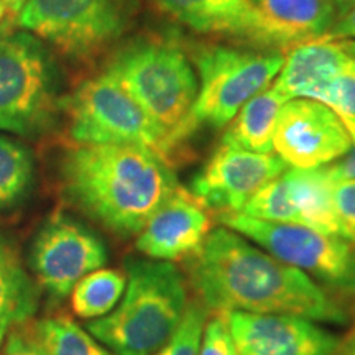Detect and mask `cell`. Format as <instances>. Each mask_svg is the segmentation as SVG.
<instances>
[{"label": "cell", "instance_id": "6da1fadb", "mask_svg": "<svg viewBox=\"0 0 355 355\" xmlns=\"http://www.w3.org/2000/svg\"><path fill=\"white\" fill-rule=\"evenodd\" d=\"M184 263L189 286L207 313L288 314L329 324L349 319L343 298L230 229L211 232Z\"/></svg>", "mask_w": 355, "mask_h": 355}, {"label": "cell", "instance_id": "7a4b0ae2", "mask_svg": "<svg viewBox=\"0 0 355 355\" xmlns=\"http://www.w3.org/2000/svg\"><path fill=\"white\" fill-rule=\"evenodd\" d=\"M58 181L69 206L122 239L139 235L180 188L170 163L139 145L66 146Z\"/></svg>", "mask_w": 355, "mask_h": 355}, {"label": "cell", "instance_id": "3957f363", "mask_svg": "<svg viewBox=\"0 0 355 355\" xmlns=\"http://www.w3.org/2000/svg\"><path fill=\"white\" fill-rule=\"evenodd\" d=\"M127 286L107 316L86 329L115 355H153L178 329L188 309V282L171 261L125 260Z\"/></svg>", "mask_w": 355, "mask_h": 355}, {"label": "cell", "instance_id": "277c9868", "mask_svg": "<svg viewBox=\"0 0 355 355\" xmlns=\"http://www.w3.org/2000/svg\"><path fill=\"white\" fill-rule=\"evenodd\" d=\"M170 139L175 157L184 145L183 128L198 97L199 84L183 42L170 37H137L115 48L104 69Z\"/></svg>", "mask_w": 355, "mask_h": 355}, {"label": "cell", "instance_id": "5b68a950", "mask_svg": "<svg viewBox=\"0 0 355 355\" xmlns=\"http://www.w3.org/2000/svg\"><path fill=\"white\" fill-rule=\"evenodd\" d=\"M140 6V0H26L15 24L64 60L89 64L121 46Z\"/></svg>", "mask_w": 355, "mask_h": 355}, {"label": "cell", "instance_id": "8992f818", "mask_svg": "<svg viewBox=\"0 0 355 355\" xmlns=\"http://www.w3.org/2000/svg\"><path fill=\"white\" fill-rule=\"evenodd\" d=\"M201 86L183 128L184 141L199 127L222 128L252 97L275 81L285 55L220 43H183Z\"/></svg>", "mask_w": 355, "mask_h": 355}, {"label": "cell", "instance_id": "52a82bcc", "mask_svg": "<svg viewBox=\"0 0 355 355\" xmlns=\"http://www.w3.org/2000/svg\"><path fill=\"white\" fill-rule=\"evenodd\" d=\"M6 21L0 26V130L33 137L61 114V78L42 40Z\"/></svg>", "mask_w": 355, "mask_h": 355}, {"label": "cell", "instance_id": "ba28073f", "mask_svg": "<svg viewBox=\"0 0 355 355\" xmlns=\"http://www.w3.org/2000/svg\"><path fill=\"white\" fill-rule=\"evenodd\" d=\"M61 114L68 121L73 144L146 146L171 165L166 132L105 71L83 79L66 94Z\"/></svg>", "mask_w": 355, "mask_h": 355}, {"label": "cell", "instance_id": "9c48e42d", "mask_svg": "<svg viewBox=\"0 0 355 355\" xmlns=\"http://www.w3.org/2000/svg\"><path fill=\"white\" fill-rule=\"evenodd\" d=\"M217 219L339 298L355 296V243L303 224L260 220L242 212H224Z\"/></svg>", "mask_w": 355, "mask_h": 355}, {"label": "cell", "instance_id": "30bf717a", "mask_svg": "<svg viewBox=\"0 0 355 355\" xmlns=\"http://www.w3.org/2000/svg\"><path fill=\"white\" fill-rule=\"evenodd\" d=\"M107 260V247L99 235L61 212L40 225L28 252L35 282L55 300L68 298L79 279Z\"/></svg>", "mask_w": 355, "mask_h": 355}, {"label": "cell", "instance_id": "8fae6325", "mask_svg": "<svg viewBox=\"0 0 355 355\" xmlns=\"http://www.w3.org/2000/svg\"><path fill=\"white\" fill-rule=\"evenodd\" d=\"M352 139L332 109L313 99H290L279 110L273 152L288 168L327 166L349 152Z\"/></svg>", "mask_w": 355, "mask_h": 355}, {"label": "cell", "instance_id": "7c38bea8", "mask_svg": "<svg viewBox=\"0 0 355 355\" xmlns=\"http://www.w3.org/2000/svg\"><path fill=\"white\" fill-rule=\"evenodd\" d=\"M286 170V163L275 153H255L220 144L191 180L189 193L207 211L241 212L257 191Z\"/></svg>", "mask_w": 355, "mask_h": 355}, {"label": "cell", "instance_id": "4fadbf2b", "mask_svg": "<svg viewBox=\"0 0 355 355\" xmlns=\"http://www.w3.org/2000/svg\"><path fill=\"white\" fill-rule=\"evenodd\" d=\"M140 3L162 19L201 37L282 53L254 0H140Z\"/></svg>", "mask_w": 355, "mask_h": 355}, {"label": "cell", "instance_id": "5bb4252c", "mask_svg": "<svg viewBox=\"0 0 355 355\" xmlns=\"http://www.w3.org/2000/svg\"><path fill=\"white\" fill-rule=\"evenodd\" d=\"M239 355H334L339 337L314 321L288 314H224Z\"/></svg>", "mask_w": 355, "mask_h": 355}, {"label": "cell", "instance_id": "9a60e30c", "mask_svg": "<svg viewBox=\"0 0 355 355\" xmlns=\"http://www.w3.org/2000/svg\"><path fill=\"white\" fill-rule=\"evenodd\" d=\"M211 225L206 207L180 186L137 235L135 247L146 259L184 261L202 247Z\"/></svg>", "mask_w": 355, "mask_h": 355}, {"label": "cell", "instance_id": "2e32d148", "mask_svg": "<svg viewBox=\"0 0 355 355\" xmlns=\"http://www.w3.org/2000/svg\"><path fill=\"white\" fill-rule=\"evenodd\" d=\"M347 58L349 53L336 42L316 40L298 44L285 56L272 87L286 101L313 99L326 104L331 84Z\"/></svg>", "mask_w": 355, "mask_h": 355}, {"label": "cell", "instance_id": "e0dca14e", "mask_svg": "<svg viewBox=\"0 0 355 355\" xmlns=\"http://www.w3.org/2000/svg\"><path fill=\"white\" fill-rule=\"evenodd\" d=\"M279 51L326 37L337 20L331 0H254Z\"/></svg>", "mask_w": 355, "mask_h": 355}, {"label": "cell", "instance_id": "ac0fdd59", "mask_svg": "<svg viewBox=\"0 0 355 355\" xmlns=\"http://www.w3.org/2000/svg\"><path fill=\"white\" fill-rule=\"evenodd\" d=\"M291 201L298 211L301 224L326 235L345 239L343 222L334 201V181L326 166L283 173Z\"/></svg>", "mask_w": 355, "mask_h": 355}, {"label": "cell", "instance_id": "d6986e66", "mask_svg": "<svg viewBox=\"0 0 355 355\" xmlns=\"http://www.w3.org/2000/svg\"><path fill=\"white\" fill-rule=\"evenodd\" d=\"M38 290L19 250L0 232V345L13 327L24 326L35 316L40 303Z\"/></svg>", "mask_w": 355, "mask_h": 355}, {"label": "cell", "instance_id": "ffe728a7", "mask_svg": "<svg viewBox=\"0 0 355 355\" xmlns=\"http://www.w3.org/2000/svg\"><path fill=\"white\" fill-rule=\"evenodd\" d=\"M286 99L270 86L252 97L225 125L220 144L255 153L273 152V132Z\"/></svg>", "mask_w": 355, "mask_h": 355}, {"label": "cell", "instance_id": "44dd1931", "mask_svg": "<svg viewBox=\"0 0 355 355\" xmlns=\"http://www.w3.org/2000/svg\"><path fill=\"white\" fill-rule=\"evenodd\" d=\"M127 286L125 272L97 268L87 273L71 291V309L78 318L99 319L107 316L122 300Z\"/></svg>", "mask_w": 355, "mask_h": 355}, {"label": "cell", "instance_id": "7402d4cb", "mask_svg": "<svg viewBox=\"0 0 355 355\" xmlns=\"http://www.w3.org/2000/svg\"><path fill=\"white\" fill-rule=\"evenodd\" d=\"M32 331L50 355H115L68 316L40 319Z\"/></svg>", "mask_w": 355, "mask_h": 355}, {"label": "cell", "instance_id": "603a6c76", "mask_svg": "<svg viewBox=\"0 0 355 355\" xmlns=\"http://www.w3.org/2000/svg\"><path fill=\"white\" fill-rule=\"evenodd\" d=\"M35 159L24 144L0 135V211L10 209L33 184Z\"/></svg>", "mask_w": 355, "mask_h": 355}, {"label": "cell", "instance_id": "cb8c5ba5", "mask_svg": "<svg viewBox=\"0 0 355 355\" xmlns=\"http://www.w3.org/2000/svg\"><path fill=\"white\" fill-rule=\"evenodd\" d=\"M242 214L268 222L301 224L300 214L291 201L285 178L278 176L260 188L241 209Z\"/></svg>", "mask_w": 355, "mask_h": 355}, {"label": "cell", "instance_id": "d4e9b609", "mask_svg": "<svg viewBox=\"0 0 355 355\" xmlns=\"http://www.w3.org/2000/svg\"><path fill=\"white\" fill-rule=\"evenodd\" d=\"M206 316L207 311L201 303L188 304L183 321L180 322L178 329L173 332L166 344L153 355H198L204 326H206Z\"/></svg>", "mask_w": 355, "mask_h": 355}, {"label": "cell", "instance_id": "484cf974", "mask_svg": "<svg viewBox=\"0 0 355 355\" xmlns=\"http://www.w3.org/2000/svg\"><path fill=\"white\" fill-rule=\"evenodd\" d=\"M324 105L334 110L347 132L355 125V56L349 55L347 61L337 73Z\"/></svg>", "mask_w": 355, "mask_h": 355}, {"label": "cell", "instance_id": "4316f807", "mask_svg": "<svg viewBox=\"0 0 355 355\" xmlns=\"http://www.w3.org/2000/svg\"><path fill=\"white\" fill-rule=\"evenodd\" d=\"M198 355H239L224 314H212L206 322Z\"/></svg>", "mask_w": 355, "mask_h": 355}, {"label": "cell", "instance_id": "83f0119b", "mask_svg": "<svg viewBox=\"0 0 355 355\" xmlns=\"http://www.w3.org/2000/svg\"><path fill=\"white\" fill-rule=\"evenodd\" d=\"M334 201L343 222L345 241L355 243V180L334 184Z\"/></svg>", "mask_w": 355, "mask_h": 355}, {"label": "cell", "instance_id": "f1b7e54d", "mask_svg": "<svg viewBox=\"0 0 355 355\" xmlns=\"http://www.w3.org/2000/svg\"><path fill=\"white\" fill-rule=\"evenodd\" d=\"M2 355H50L42 343L35 337L33 331L13 327L3 339Z\"/></svg>", "mask_w": 355, "mask_h": 355}, {"label": "cell", "instance_id": "f546056e", "mask_svg": "<svg viewBox=\"0 0 355 355\" xmlns=\"http://www.w3.org/2000/svg\"><path fill=\"white\" fill-rule=\"evenodd\" d=\"M350 139H352V146L343 158L327 165V173L332 178L334 183L339 181H352L355 180V125L349 130Z\"/></svg>", "mask_w": 355, "mask_h": 355}, {"label": "cell", "instance_id": "4dcf8cb0", "mask_svg": "<svg viewBox=\"0 0 355 355\" xmlns=\"http://www.w3.org/2000/svg\"><path fill=\"white\" fill-rule=\"evenodd\" d=\"M326 42H337V40H355V8L344 15L337 17L334 25L331 26L326 37L321 38Z\"/></svg>", "mask_w": 355, "mask_h": 355}, {"label": "cell", "instance_id": "1f68e13d", "mask_svg": "<svg viewBox=\"0 0 355 355\" xmlns=\"http://www.w3.org/2000/svg\"><path fill=\"white\" fill-rule=\"evenodd\" d=\"M3 7H6V17L8 24H12V20L17 19L21 8L26 3V0H2Z\"/></svg>", "mask_w": 355, "mask_h": 355}, {"label": "cell", "instance_id": "d6a6232c", "mask_svg": "<svg viewBox=\"0 0 355 355\" xmlns=\"http://www.w3.org/2000/svg\"><path fill=\"white\" fill-rule=\"evenodd\" d=\"M334 355H355V324L349 336L344 339V343H339V347H337Z\"/></svg>", "mask_w": 355, "mask_h": 355}, {"label": "cell", "instance_id": "836d02e7", "mask_svg": "<svg viewBox=\"0 0 355 355\" xmlns=\"http://www.w3.org/2000/svg\"><path fill=\"white\" fill-rule=\"evenodd\" d=\"M332 3H334L336 10H337V15H344V13H347L349 10H352L355 8V0H331Z\"/></svg>", "mask_w": 355, "mask_h": 355}, {"label": "cell", "instance_id": "e575fe53", "mask_svg": "<svg viewBox=\"0 0 355 355\" xmlns=\"http://www.w3.org/2000/svg\"><path fill=\"white\" fill-rule=\"evenodd\" d=\"M336 43L339 44L344 51H347L349 55L355 56V40H337Z\"/></svg>", "mask_w": 355, "mask_h": 355}, {"label": "cell", "instance_id": "d590c367", "mask_svg": "<svg viewBox=\"0 0 355 355\" xmlns=\"http://www.w3.org/2000/svg\"><path fill=\"white\" fill-rule=\"evenodd\" d=\"M3 17H6V7H3L2 0H0V21H2Z\"/></svg>", "mask_w": 355, "mask_h": 355}]
</instances>
